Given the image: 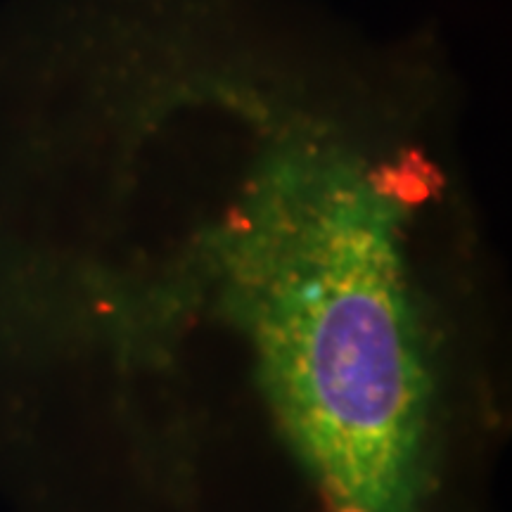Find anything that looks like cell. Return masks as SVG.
I'll return each mask as SVG.
<instances>
[{"mask_svg":"<svg viewBox=\"0 0 512 512\" xmlns=\"http://www.w3.org/2000/svg\"><path fill=\"white\" fill-rule=\"evenodd\" d=\"M342 112L302 93L247 107L226 207L183 266L325 512H430L437 356L408 228L434 164Z\"/></svg>","mask_w":512,"mask_h":512,"instance_id":"obj_1","label":"cell"}]
</instances>
